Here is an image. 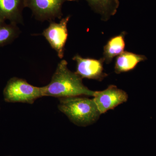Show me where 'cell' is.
Segmentation results:
<instances>
[{"label":"cell","mask_w":156,"mask_h":156,"mask_svg":"<svg viewBox=\"0 0 156 156\" xmlns=\"http://www.w3.org/2000/svg\"><path fill=\"white\" fill-rule=\"evenodd\" d=\"M67 65V62L64 59L58 63L50 83L42 87L43 96L58 98L78 96L93 97L95 91L84 86L83 79L76 73L71 71Z\"/></svg>","instance_id":"1"},{"label":"cell","mask_w":156,"mask_h":156,"mask_svg":"<svg viewBox=\"0 0 156 156\" xmlns=\"http://www.w3.org/2000/svg\"><path fill=\"white\" fill-rule=\"evenodd\" d=\"M59 100L58 109L77 126L93 124L101 115L93 99L78 96L61 98Z\"/></svg>","instance_id":"2"},{"label":"cell","mask_w":156,"mask_h":156,"mask_svg":"<svg viewBox=\"0 0 156 156\" xmlns=\"http://www.w3.org/2000/svg\"><path fill=\"white\" fill-rule=\"evenodd\" d=\"M5 101L8 102H21L32 104L43 96L42 87H37L29 83L24 79L11 78L3 91Z\"/></svg>","instance_id":"3"},{"label":"cell","mask_w":156,"mask_h":156,"mask_svg":"<svg viewBox=\"0 0 156 156\" xmlns=\"http://www.w3.org/2000/svg\"><path fill=\"white\" fill-rule=\"evenodd\" d=\"M25 7L29 8L35 17L40 21H53L62 16V5L66 1L76 0H23Z\"/></svg>","instance_id":"4"},{"label":"cell","mask_w":156,"mask_h":156,"mask_svg":"<svg viewBox=\"0 0 156 156\" xmlns=\"http://www.w3.org/2000/svg\"><path fill=\"white\" fill-rule=\"evenodd\" d=\"M70 18V16L69 15L62 18L58 23L51 21L48 28L42 34L60 58L64 56L65 47L68 36L67 24Z\"/></svg>","instance_id":"5"},{"label":"cell","mask_w":156,"mask_h":156,"mask_svg":"<svg viewBox=\"0 0 156 156\" xmlns=\"http://www.w3.org/2000/svg\"><path fill=\"white\" fill-rule=\"evenodd\" d=\"M93 98L101 115L127 101L128 95L115 85H110L103 91H95Z\"/></svg>","instance_id":"6"},{"label":"cell","mask_w":156,"mask_h":156,"mask_svg":"<svg viewBox=\"0 0 156 156\" xmlns=\"http://www.w3.org/2000/svg\"><path fill=\"white\" fill-rule=\"evenodd\" d=\"M76 62V73L82 79L87 78L91 80L102 81L108 75L104 72L103 58L99 59L83 58L76 54L73 58Z\"/></svg>","instance_id":"7"},{"label":"cell","mask_w":156,"mask_h":156,"mask_svg":"<svg viewBox=\"0 0 156 156\" xmlns=\"http://www.w3.org/2000/svg\"><path fill=\"white\" fill-rule=\"evenodd\" d=\"M23 0H0V20H8L14 24L23 23Z\"/></svg>","instance_id":"8"},{"label":"cell","mask_w":156,"mask_h":156,"mask_svg":"<svg viewBox=\"0 0 156 156\" xmlns=\"http://www.w3.org/2000/svg\"><path fill=\"white\" fill-rule=\"evenodd\" d=\"M126 34V32L123 31L120 34L112 37L104 47L103 58L107 64L110 63L115 57L124 52Z\"/></svg>","instance_id":"9"},{"label":"cell","mask_w":156,"mask_h":156,"mask_svg":"<svg viewBox=\"0 0 156 156\" xmlns=\"http://www.w3.org/2000/svg\"><path fill=\"white\" fill-rule=\"evenodd\" d=\"M147 59L144 55L124 51L118 56L116 59L115 65V72L116 73L127 72L135 68L140 62Z\"/></svg>","instance_id":"10"},{"label":"cell","mask_w":156,"mask_h":156,"mask_svg":"<svg viewBox=\"0 0 156 156\" xmlns=\"http://www.w3.org/2000/svg\"><path fill=\"white\" fill-rule=\"evenodd\" d=\"M93 11L100 14L103 21H107L116 13L119 0H86Z\"/></svg>","instance_id":"11"},{"label":"cell","mask_w":156,"mask_h":156,"mask_svg":"<svg viewBox=\"0 0 156 156\" xmlns=\"http://www.w3.org/2000/svg\"><path fill=\"white\" fill-rule=\"evenodd\" d=\"M20 31L17 24H8L0 20V47L9 44L19 36Z\"/></svg>","instance_id":"12"}]
</instances>
